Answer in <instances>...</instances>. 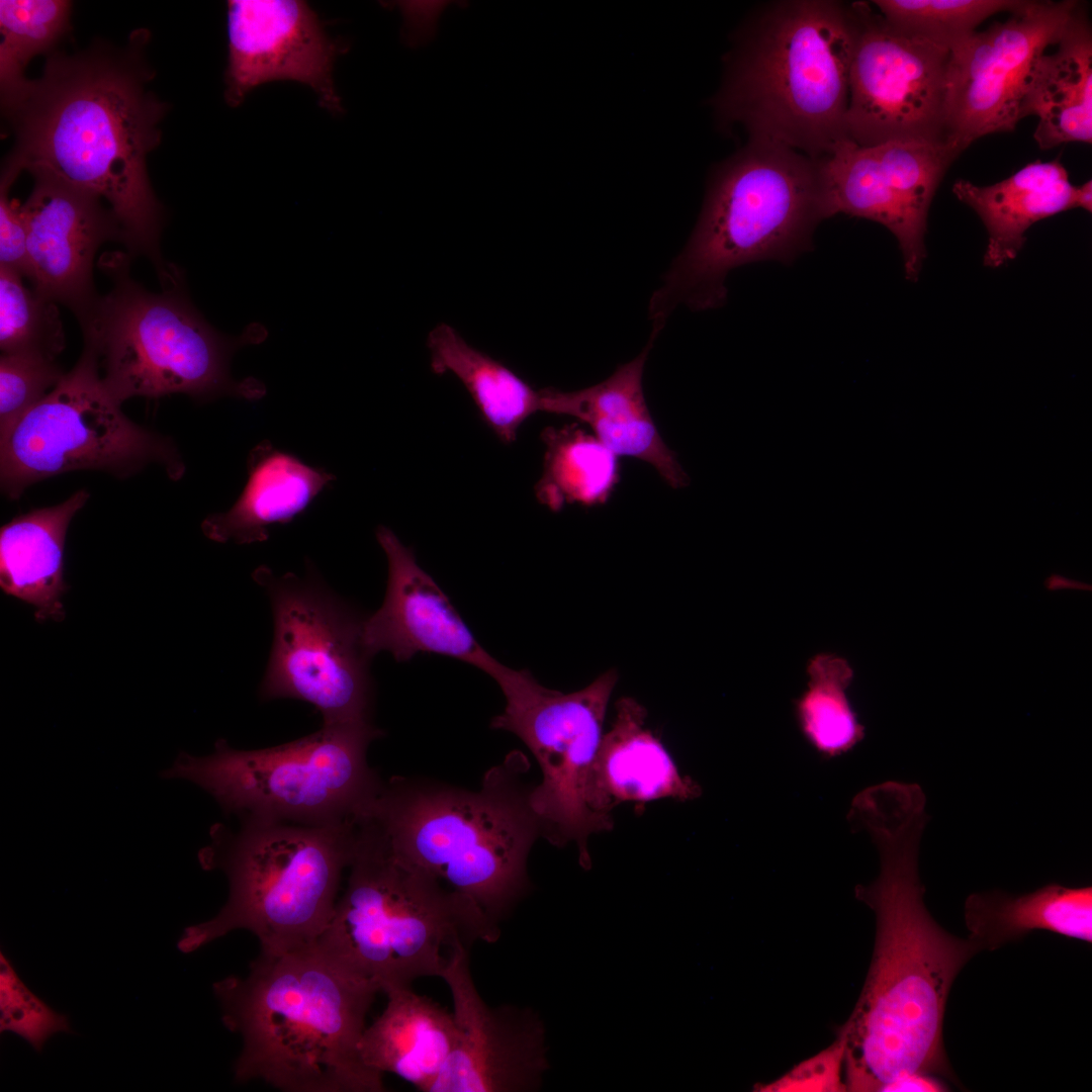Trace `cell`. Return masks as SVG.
Wrapping results in <instances>:
<instances>
[{"label": "cell", "instance_id": "6da1fadb", "mask_svg": "<svg viewBox=\"0 0 1092 1092\" xmlns=\"http://www.w3.org/2000/svg\"><path fill=\"white\" fill-rule=\"evenodd\" d=\"M921 788L886 784L859 795L848 819L877 846L880 874L855 897L876 915V940L858 1000L846 1022V1091L882 1092L910 1074L956 1082L943 1045L952 983L980 950L945 931L928 912L918 873L928 821Z\"/></svg>", "mask_w": 1092, "mask_h": 1092}, {"label": "cell", "instance_id": "7a4b0ae2", "mask_svg": "<svg viewBox=\"0 0 1092 1092\" xmlns=\"http://www.w3.org/2000/svg\"><path fill=\"white\" fill-rule=\"evenodd\" d=\"M132 33L122 49L98 42L52 52L42 75L2 105L15 143L4 166L42 172L104 199L131 255L147 256L161 276L163 206L151 186L147 158L161 142L168 105L148 84V35Z\"/></svg>", "mask_w": 1092, "mask_h": 1092}, {"label": "cell", "instance_id": "3957f363", "mask_svg": "<svg viewBox=\"0 0 1092 1092\" xmlns=\"http://www.w3.org/2000/svg\"><path fill=\"white\" fill-rule=\"evenodd\" d=\"M222 1022L242 1038L238 1082L287 1092H381L382 1074L359 1053L379 988L333 961L316 943L261 951L245 977L213 984Z\"/></svg>", "mask_w": 1092, "mask_h": 1092}, {"label": "cell", "instance_id": "277c9868", "mask_svg": "<svg viewBox=\"0 0 1092 1092\" xmlns=\"http://www.w3.org/2000/svg\"><path fill=\"white\" fill-rule=\"evenodd\" d=\"M520 751L488 769L476 791L393 777L361 816L402 862L477 904L496 924L527 894V861L541 826Z\"/></svg>", "mask_w": 1092, "mask_h": 1092}, {"label": "cell", "instance_id": "5b68a950", "mask_svg": "<svg viewBox=\"0 0 1092 1092\" xmlns=\"http://www.w3.org/2000/svg\"><path fill=\"white\" fill-rule=\"evenodd\" d=\"M857 33L853 4L785 0L765 5L740 31L714 98L725 124L747 141L812 159L845 136L849 72Z\"/></svg>", "mask_w": 1092, "mask_h": 1092}, {"label": "cell", "instance_id": "8992f818", "mask_svg": "<svg viewBox=\"0 0 1092 1092\" xmlns=\"http://www.w3.org/2000/svg\"><path fill=\"white\" fill-rule=\"evenodd\" d=\"M825 218L819 160L747 141L715 169L692 236L650 298L652 326L663 328L679 305H723L731 270L762 260L792 262L812 247Z\"/></svg>", "mask_w": 1092, "mask_h": 1092}, {"label": "cell", "instance_id": "52a82bcc", "mask_svg": "<svg viewBox=\"0 0 1092 1092\" xmlns=\"http://www.w3.org/2000/svg\"><path fill=\"white\" fill-rule=\"evenodd\" d=\"M345 892L315 941L380 991L439 977L459 944L495 942L500 926L467 897L399 860L366 818L355 821Z\"/></svg>", "mask_w": 1092, "mask_h": 1092}, {"label": "cell", "instance_id": "ba28073f", "mask_svg": "<svg viewBox=\"0 0 1092 1092\" xmlns=\"http://www.w3.org/2000/svg\"><path fill=\"white\" fill-rule=\"evenodd\" d=\"M99 266L112 287L79 321L84 347L96 357L102 381L119 402L184 393L197 401L221 396L249 400L266 394L255 377L236 380L234 353L266 340L267 330L250 324L240 336L219 333L192 303L182 271L175 266L152 292L129 274V257L106 253Z\"/></svg>", "mask_w": 1092, "mask_h": 1092}, {"label": "cell", "instance_id": "9c48e42d", "mask_svg": "<svg viewBox=\"0 0 1092 1092\" xmlns=\"http://www.w3.org/2000/svg\"><path fill=\"white\" fill-rule=\"evenodd\" d=\"M354 827L355 820L310 826L241 819L238 831L213 824L198 861L225 874L229 897L214 917L184 928L178 949L193 952L238 929L253 933L265 952L314 943L333 915Z\"/></svg>", "mask_w": 1092, "mask_h": 1092}, {"label": "cell", "instance_id": "30bf717a", "mask_svg": "<svg viewBox=\"0 0 1092 1092\" xmlns=\"http://www.w3.org/2000/svg\"><path fill=\"white\" fill-rule=\"evenodd\" d=\"M381 729L369 722L323 725L297 740L239 750L218 739L204 756L180 752L160 772L208 793L224 814L240 819L310 826L355 820L379 794L383 781L367 761Z\"/></svg>", "mask_w": 1092, "mask_h": 1092}, {"label": "cell", "instance_id": "8fae6325", "mask_svg": "<svg viewBox=\"0 0 1092 1092\" xmlns=\"http://www.w3.org/2000/svg\"><path fill=\"white\" fill-rule=\"evenodd\" d=\"M150 465L180 479L185 464L173 441L128 419L106 389L86 347L74 368L0 436L2 492L18 498L31 484L74 470L118 477Z\"/></svg>", "mask_w": 1092, "mask_h": 1092}, {"label": "cell", "instance_id": "7c38bea8", "mask_svg": "<svg viewBox=\"0 0 1092 1092\" xmlns=\"http://www.w3.org/2000/svg\"><path fill=\"white\" fill-rule=\"evenodd\" d=\"M487 674L506 699L491 728L518 736L540 766L542 780L532 787L530 804L542 836L556 846L575 842L580 867L589 870L588 836L612 829L592 808V785L618 671L610 669L584 689L567 694L547 689L530 671L497 660Z\"/></svg>", "mask_w": 1092, "mask_h": 1092}, {"label": "cell", "instance_id": "4fadbf2b", "mask_svg": "<svg viewBox=\"0 0 1092 1092\" xmlns=\"http://www.w3.org/2000/svg\"><path fill=\"white\" fill-rule=\"evenodd\" d=\"M268 595L273 641L259 694L265 701L295 699L312 705L323 725L371 721L374 698L361 616L335 594L314 567L305 576L253 573Z\"/></svg>", "mask_w": 1092, "mask_h": 1092}, {"label": "cell", "instance_id": "5bb4252c", "mask_svg": "<svg viewBox=\"0 0 1092 1092\" xmlns=\"http://www.w3.org/2000/svg\"><path fill=\"white\" fill-rule=\"evenodd\" d=\"M853 6L857 33L846 139L861 146L890 141L950 145L945 112L949 51L894 28L868 3Z\"/></svg>", "mask_w": 1092, "mask_h": 1092}, {"label": "cell", "instance_id": "9a60e30c", "mask_svg": "<svg viewBox=\"0 0 1092 1092\" xmlns=\"http://www.w3.org/2000/svg\"><path fill=\"white\" fill-rule=\"evenodd\" d=\"M1080 4L1029 1L949 51L946 131L960 154L984 135L1014 130L1036 60L1060 40Z\"/></svg>", "mask_w": 1092, "mask_h": 1092}, {"label": "cell", "instance_id": "2e32d148", "mask_svg": "<svg viewBox=\"0 0 1092 1092\" xmlns=\"http://www.w3.org/2000/svg\"><path fill=\"white\" fill-rule=\"evenodd\" d=\"M960 155L950 145L890 141L861 146L840 141L819 159L826 218L846 214L886 226L897 239L905 277L918 279L930 204Z\"/></svg>", "mask_w": 1092, "mask_h": 1092}, {"label": "cell", "instance_id": "e0dca14e", "mask_svg": "<svg viewBox=\"0 0 1092 1092\" xmlns=\"http://www.w3.org/2000/svg\"><path fill=\"white\" fill-rule=\"evenodd\" d=\"M469 952L470 946L455 945L441 975L451 993L457 1039L430 1092L536 1091L549 1069L544 1023L531 1008L487 1004Z\"/></svg>", "mask_w": 1092, "mask_h": 1092}, {"label": "cell", "instance_id": "ac0fdd59", "mask_svg": "<svg viewBox=\"0 0 1092 1092\" xmlns=\"http://www.w3.org/2000/svg\"><path fill=\"white\" fill-rule=\"evenodd\" d=\"M228 47L224 98L230 106L240 105L260 85L289 80L309 86L331 113L343 112L333 70L347 44L329 34L306 2L229 1Z\"/></svg>", "mask_w": 1092, "mask_h": 1092}, {"label": "cell", "instance_id": "d6986e66", "mask_svg": "<svg viewBox=\"0 0 1092 1092\" xmlns=\"http://www.w3.org/2000/svg\"><path fill=\"white\" fill-rule=\"evenodd\" d=\"M32 191L20 205L26 232V268L32 289L83 318L98 298L93 260L121 226L94 193L42 173H31Z\"/></svg>", "mask_w": 1092, "mask_h": 1092}, {"label": "cell", "instance_id": "ffe728a7", "mask_svg": "<svg viewBox=\"0 0 1092 1092\" xmlns=\"http://www.w3.org/2000/svg\"><path fill=\"white\" fill-rule=\"evenodd\" d=\"M376 538L386 555L388 577L381 607L363 621L368 653L373 657L388 651L398 662L418 653H436L487 673L496 659L477 642L413 550L385 526L377 528Z\"/></svg>", "mask_w": 1092, "mask_h": 1092}, {"label": "cell", "instance_id": "44dd1931", "mask_svg": "<svg viewBox=\"0 0 1092 1092\" xmlns=\"http://www.w3.org/2000/svg\"><path fill=\"white\" fill-rule=\"evenodd\" d=\"M661 328L633 360L622 364L607 379L574 391L542 388L543 412L573 417L588 425L594 435L617 456H630L651 464L673 488L690 483L676 455L662 440L648 410L642 386L646 360Z\"/></svg>", "mask_w": 1092, "mask_h": 1092}, {"label": "cell", "instance_id": "7402d4cb", "mask_svg": "<svg viewBox=\"0 0 1092 1092\" xmlns=\"http://www.w3.org/2000/svg\"><path fill=\"white\" fill-rule=\"evenodd\" d=\"M646 709L635 699L616 703L611 729L603 735L592 785V808L613 828L611 811L621 803H646L670 798L689 801L700 786L682 776L662 742L646 726Z\"/></svg>", "mask_w": 1092, "mask_h": 1092}, {"label": "cell", "instance_id": "603a6c76", "mask_svg": "<svg viewBox=\"0 0 1092 1092\" xmlns=\"http://www.w3.org/2000/svg\"><path fill=\"white\" fill-rule=\"evenodd\" d=\"M247 471L246 485L233 507L202 522V532L210 540L264 542L269 538L268 527L291 522L336 479L266 440L250 450Z\"/></svg>", "mask_w": 1092, "mask_h": 1092}, {"label": "cell", "instance_id": "cb8c5ba5", "mask_svg": "<svg viewBox=\"0 0 1092 1092\" xmlns=\"http://www.w3.org/2000/svg\"><path fill=\"white\" fill-rule=\"evenodd\" d=\"M383 1012L365 1028L359 1053L373 1071L392 1073L430 1092L457 1039L453 1012L412 987L385 992Z\"/></svg>", "mask_w": 1092, "mask_h": 1092}, {"label": "cell", "instance_id": "d4e9b609", "mask_svg": "<svg viewBox=\"0 0 1092 1092\" xmlns=\"http://www.w3.org/2000/svg\"><path fill=\"white\" fill-rule=\"evenodd\" d=\"M1056 46L1036 60L1021 106V118H1038L1041 150L1092 142V32L1082 4Z\"/></svg>", "mask_w": 1092, "mask_h": 1092}, {"label": "cell", "instance_id": "484cf974", "mask_svg": "<svg viewBox=\"0 0 1092 1092\" xmlns=\"http://www.w3.org/2000/svg\"><path fill=\"white\" fill-rule=\"evenodd\" d=\"M952 192L982 219L988 233L983 263L998 268L1016 258L1032 224L1075 208L1076 186L1059 160H1036L992 185L957 180Z\"/></svg>", "mask_w": 1092, "mask_h": 1092}, {"label": "cell", "instance_id": "4316f807", "mask_svg": "<svg viewBox=\"0 0 1092 1092\" xmlns=\"http://www.w3.org/2000/svg\"><path fill=\"white\" fill-rule=\"evenodd\" d=\"M86 489L64 503L20 515L0 531V585L3 592L35 608V619L61 621L64 546L73 517L87 503Z\"/></svg>", "mask_w": 1092, "mask_h": 1092}, {"label": "cell", "instance_id": "83f0119b", "mask_svg": "<svg viewBox=\"0 0 1092 1092\" xmlns=\"http://www.w3.org/2000/svg\"><path fill=\"white\" fill-rule=\"evenodd\" d=\"M969 938L980 950H995L1034 930L1092 942V887L1049 884L1011 896L1001 891L971 894L965 902Z\"/></svg>", "mask_w": 1092, "mask_h": 1092}, {"label": "cell", "instance_id": "f1b7e54d", "mask_svg": "<svg viewBox=\"0 0 1092 1092\" xmlns=\"http://www.w3.org/2000/svg\"><path fill=\"white\" fill-rule=\"evenodd\" d=\"M431 369L452 373L467 389L482 419L506 444L513 443L522 424L543 412L542 390L533 388L499 361L473 348L447 324L428 335Z\"/></svg>", "mask_w": 1092, "mask_h": 1092}, {"label": "cell", "instance_id": "f546056e", "mask_svg": "<svg viewBox=\"0 0 1092 1092\" xmlns=\"http://www.w3.org/2000/svg\"><path fill=\"white\" fill-rule=\"evenodd\" d=\"M541 438L546 451L535 492L542 505L558 512L569 504L608 502L620 479L619 456L574 424L549 427Z\"/></svg>", "mask_w": 1092, "mask_h": 1092}, {"label": "cell", "instance_id": "4dcf8cb0", "mask_svg": "<svg viewBox=\"0 0 1092 1092\" xmlns=\"http://www.w3.org/2000/svg\"><path fill=\"white\" fill-rule=\"evenodd\" d=\"M808 682L796 700L799 726L809 743L825 756L849 751L864 735L846 690L853 670L845 658L833 653H819L808 661Z\"/></svg>", "mask_w": 1092, "mask_h": 1092}, {"label": "cell", "instance_id": "1f68e13d", "mask_svg": "<svg viewBox=\"0 0 1092 1092\" xmlns=\"http://www.w3.org/2000/svg\"><path fill=\"white\" fill-rule=\"evenodd\" d=\"M72 2L65 0L0 1L1 104L24 87L29 61L53 48L70 29Z\"/></svg>", "mask_w": 1092, "mask_h": 1092}, {"label": "cell", "instance_id": "d6a6232c", "mask_svg": "<svg viewBox=\"0 0 1092 1092\" xmlns=\"http://www.w3.org/2000/svg\"><path fill=\"white\" fill-rule=\"evenodd\" d=\"M1022 0H875L877 12L894 28L950 51L971 36L987 18L1013 14Z\"/></svg>", "mask_w": 1092, "mask_h": 1092}, {"label": "cell", "instance_id": "836d02e7", "mask_svg": "<svg viewBox=\"0 0 1092 1092\" xmlns=\"http://www.w3.org/2000/svg\"><path fill=\"white\" fill-rule=\"evenodd\" d=\"M22 276L0 267L1 352L33 353L56 360L66 344L58 307L25 287Z\"/></svg>", "mask_w": 1092, "mask_h": 1092}, {"label": "cell", "instance_id": "e575fe53", "mask_svg": "<svg viewBox=\"0 0 1092 1092\" xmlns=\"http://www.w3.org/2000/svg\"><path fill=\"white\" fill-rule=\"evenodd\" d=\"M0 1031L11 1032L41 1052L57 1033H72L69 1017L36 996L0 952Z\"/></svg>", "mask_w": 1092, "mask_h": 1092}, {"label": "cell", "instance_id": "d590c367", "mask_svg": "<svg viewBox=\"0 0 1092 1092\" xmlns=\"http://www.w3.org/2000/svg\"><path fill=\"white\" fill-rule=\"evenodd\" d=\"M64 374L55 359L33 353H2L0 436L37 404Z\"/></svg>", "mask_w": 1092, "mask_h": 1092}, {"label": "cell", "instance_id": "8d00e7d4", "mask_svg": "<svg viewBox=\"0 0 1092 1092\" xmlns=\"http://www.w3.org/2000/svg\"><path fill=\"white\" fill-rule=\"evenodd\" d=\"M846 1034L840 1026L836 1039L818 1054L795 1065L768 1083H758L756 1092H844Z\"/></svg>", "mask_w": 1092, "mask_h": 1092}, {"label": "cell", "instance_id": "74e56055", "mask_svg": "<svg viewBox=\"0 0 1092 1092\" xmlns=\"http://www.w3.org/2000/svg\"><path fill=\"white\" fill-rule=\"evenodd\" d=\"M18 174L2 168L0 179V267L25 276L26 232L20 205L9 198V190Z\"/></svg>", "mask_w": 1092, "mask_h": 1092}, {"label": "cell", "instance_id": "f35d334b", "mask_svg": "<svg viewBox=\"0 0 1092 1092\" xmlns=\"http://www.w3.org/2000/svg\"><path fill=\"white\" fill-rule=\"evenodd\" d=\"M450 2L446 1H398L403 18L401 37L411 48L429 43L436 35L439 17Z\"/></svg>", "mask_w": 1092, "mask_h": 1092}, {"label": "cell", "instance_id": "ab89813d", "mask_svg": "<svg viewBox=\"0 0 1092 1092\" xmlns=\"http://www.w3.org/2000/svg\"><path fill=\"white\" fill-rule=\"evenodd\" d=\"M948 1090L949 1087L944 1079L935 1075L915 1073L889 1083L882 1092H941Z\"/></svg>", "mask_w": 1092, "mask_h": 1092}, {"label": "cell", "instance_id": "60d3db41", "mask_svg": "<svg viewBox=\"0 0 1092 1092\" xmlns=\"http://www.w3.org/2000/svg\"><path fill=\"white\" fill-rule=\"evenodd\" d=\"M1082 208L1088 212L1092 211V182L1086 181L1080 186H1076L1075 192V208Z\"/></svg>", "mask_w": 1092, "mask_h": 1092}]
</instances>
